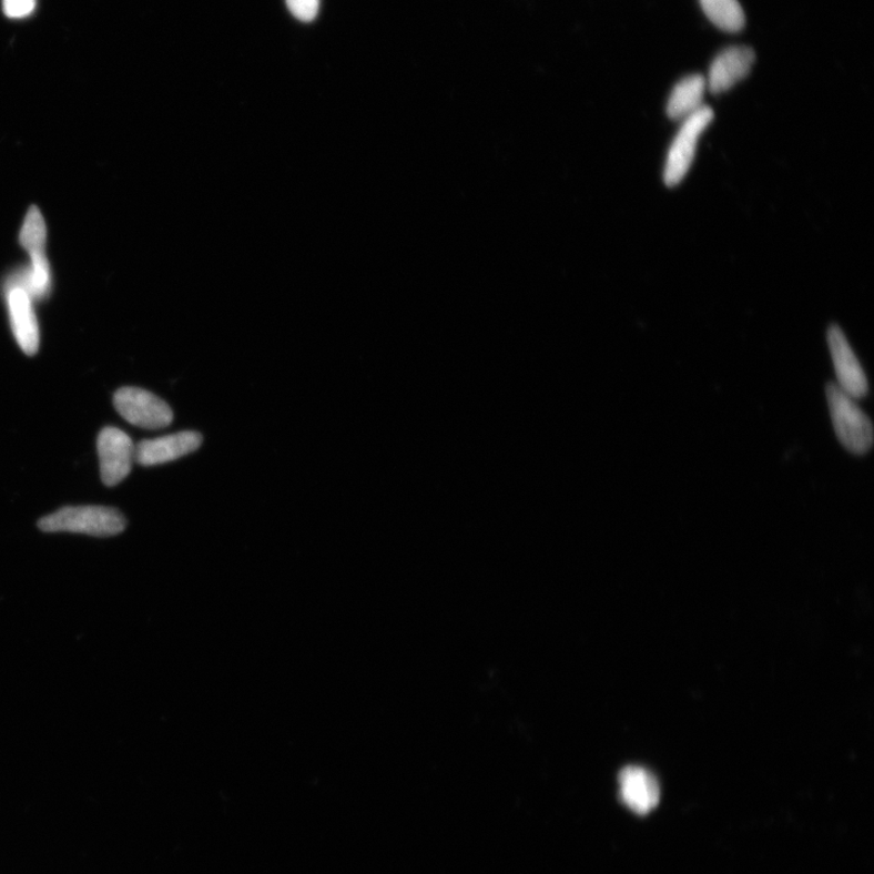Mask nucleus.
I'll return each mask as SVG.
<instances>
[{
	"label": "nucleus",
	"instance_id": "13",
	"mask_svg": "<svg viewBox=\"0 0 874 874\" xmlns=\"http://www.w3.org/2000/svg\"><path fill=\"white\" fill-rule=\"evenodd\" d=\"M707 18L718 29L726 32H739L744 26V12L739 0H700Z\"/></svg>",
	"mask_w": 874,
	"mask_h": 874
},
{
	"label": "nucleus",
	"instance_id": "7",
	"mask_svg": "<svg viewBox=\"0 0 874 874\" xmlns=\"http://www.w3.org/2000/svg\"><path fill=\"white\" fill-rule=\"evenodd\" d=\"M202 441V435L196 431H182L144 440L135 446V461L144 467L164 465L197 451Z\"/></svg>",
	"mask_w": 874,
	"mask_h": 874
},
{
	"label": "nucleus",
	"instance_id": "3",
	"mask_svg": "<svg viewBox=\"0 0 874 874\" xmlns=\"http://www.w3.org/2000/svg\"><path fill=\"white\" fill-rule=\"evenodd\" d=\"M713 119V110L703 105L683 120L667 156L663 176L668 186H675L684 179L695 159L700 136Z\"/></svg>",
	"mask_w": 874,
	"mask_h": 874
},
{
	"label": "nucleus",
	"instance_id": "10",
	"mask_svg": "<svg viewBox=\"0 0 874 874\" xmlns=\"http://www.w3.org/2000/svg\"><path fill=\"white\" fill-rule=\"evenodd\" d=\"M755 60L754 51L748 47H731L722 51L712 62L707 85L714 94H721L748 77Z\"/></svg>",
	"mask_w": 874,
	"mask_h": 874
},
{
	"label": "nucleus",
	"instance_id": "1",
	"mask_svg": "<svg viewBox=\"0 0 874 874\" xmlns=\"http://www.w3.org/2000/svg\"><path fill=\"white\" fill-rule=\"evenodd\" d=\"M126 520L114 508L88 506L62 508L38 522L44 532H73L111 537L124 531Z\"/></svg>",
	"mask_w": 874,
	"mask_h": 874
},
{
	"label": "nucleus",
	"instance_id": "5",
	"mask_svg": "<svg viewBox=\"0 0 874 874\" xmlns=\"http://www.w3.org/2000/svg\"><path fill=\"white\" fill-rule=\"evenodd\" d=\"M101 479L115 486L130 475L135 461V445L130 435L114 427L101 430L98 439Z\"/></svg>",
	"mask_w": 874,
	"mask_h": 874
},
{
	"label": "nucleus",
	"instance_id": "14",
	"mask_svg": "<svg viewBox=\"0 0 874 874\" xmlns=\"http://www.w3.org/2000/svg\"><path fill=\"white\" fill-rule=\"evenodd\" d=\"M21 246L29 252L30 256L45 252L47 226L40 210L33 205L24 217L20 233Z\"/></svg>",
	"mask_w": 874,
	"mask_h": 874
},
{
	"label": "nucleus",
	"instance_id": "2",
	"mask_svg": "<svg viewBox=\"0 0 874 874\" xmlns=\"http://www.w3.org/2000/svg\"><path fill=\"white\" fill-rule=\"evenodd\" d=\"M826 395L839 440L853 455H866L873 445L872 421L855 398L845 394L837 384H829Z\"/></svg>",
	"mask_w": 874,
	"mask_h": 874
},
{
	"label": "nucleus",
	"instance_id": "11",
	"mask_svg": "<svg viewBox=\"0 0 874 874\" xmlns=\"http://www.w3.org/2000/svg\"><path fill=\"white\" fill-rule=\"evenodd\" d=\"M707 82L701 74H691L681 80L668 100L667 113L672 120H685L702 105Z\"/></svg>",
	"mask_w": 874,
	"mask_h": 874
},
{
	"label": "nucleus",
	"instance_id": "9",
	"mask_svg": "<svg viewBox=\"0 0 874 874\" xmlns=\"http://www.w3.org/2000/svg\"><path fill=\"white\" fill-rule=\"evenodd\" d=\"M619 781L621 800L634 813L646 815L659 804V781L649 770L640 766L624 768Z\"/></svg>",
	"mask_w": 874,
	"mask_h": 874
},
{
	"label": "nucleus",
	"instance_id": "6",
	"mask_svg": "<svg viewBox=\"0 0 874 874\" xmlns=\"http://www.w3.org/2000/svg\"><path fill=\"white\" fill-rule=\"evenodd\" d=\"M827 341L839 387L853 398L865 397L868 393L865 370L837 325L829 328Z\"/></svg>",
	"mask_w": 874,
	"mask_h": 874
},
{
	"label": "nucleus",
	"instance_id": "12",
	"mask_svg": "<svg viewBox=\"0 0 874 874\" xmlns=\"http://www.w3.org/2000/svg\"><path fill=\"white\" fill-rule=\"evenodd\" d=\"M32 265L28 272L18 273L9 278L7 286H18L37 301L45 299L50 293L51 273L45 253L31 255Z\"/></svg>",
	"mask_w": 874,
	"mask_h": 874
},
{
	"label": "nucleus",
	"instance_id": "16",
	"mask_svg": "<svg viewBox=\"0 0 874 874\" xmlns=\"http://www.w3.org/2000/svg\"><path fill=\"white\" fill-rule=\"evenodd\" d=\"M37 0H3V11L9 19H24L33 14Z\"/></svg>",
	"mask_w": 874,
	"mask_h": 874
},
{
	"label": "nucleus",
	"instance_id": "4",
	"mask_svg": "<svg viewBox=\"0 0 874 874\" xmlns=\"http://www.w3.org/2000/svg\"><path fill=\"white\" fill-rule=\"evenodd\" d=\"M118 413L133 426L156 430L171 426L173 410L159 396L140 388H122L114 394Z\"/></svg>",
	"mask_w": 874,
	"mask_h": 874
},
{
	"label": "nucleus",
	"instance_id": "15",
	"mask_svg": "<svg viewBox=\"0 0 874 874\" xmlns=\"http://www.w3.org/2000/svg\"><path fill=\"white\" fill-rule=\"evenodd\" d=\"M292 14L301 21L311 22L319 9V0H286Z\"/></svg>",
	"mask_w": 874,
	"mask_h": 874
},
{
	"label": "nucleus",
	"instance_id": "8",
	"mask_svg": "<svg viewBox=\"0 0 874 874\" xmlns=\"http://www.w3.org/2000/svg\"><path fill=\"white\" fill-rule=\"evenodd\" d=\"M29 293L18 286H7V303L12 333L26 355L33 356L40 348V327Z\"/></svg>",
	"mask_w": 874,
	"mask_h": 874
}]
</instances>
